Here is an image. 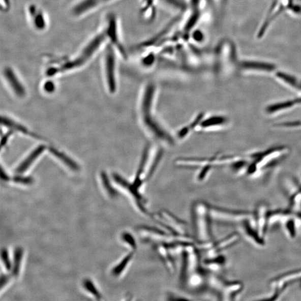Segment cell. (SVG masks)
<instances>
[{
  "instance_id": "obj_15",
  "label": "cell",
  "mask_w": 301,
  "mask_h": 301,
  "mask_svg": "<svg viewBox=\"0 0 301 301\" xmlns=\"http://www.w3.org/2000/svg\"><path fill=\"white\" fill-rule=\"evenodd\" d=\"M112 0H82L77 4L72 9V13L75 16H80L87 13L98 6Z\"/></svg>"
},
{
  "instance_id": "obj_36",
  "label": "cell",
  "mask_w": 301,
  "mask_h": 301,
  "mask_svg": "<svg viewBox=\"0 0 301 301\" xmlns=\"http://www.w3.org/2000/svg\"><path fill=\"white\" fill-rule=\"evenodd\" d=\"M55 86L53 82H47L44 85V89L46 92L51 93L54 91Z\"/></svg>"
},
{
  "instance_id": "obj_32",
  "label": "cell",
  "mask_w": 301,
  "mask_h": 301,
  "mask_svg": "<svg viewBox=\"0 0 301 301\" xmlns=\"http://www.w3.org/2000/svg\"><path fill=\"white\" fill-rule=\"evenodd\" d=\"M14 182L25 185H30L33 183L34 179L32 177H23L16 176L13 178Z\"/></svg>"
},
{
  "instance_id": "obj_38",
  "label": "cell",
  "mask_w": 301,
  "mask_h": 301,
  "mask_svg": "<svg viewBox=\"0 0 301 301\" xmlns=\"http://www.w3.org/2000/svg\"><path fill=\"white\" fill-rule=\"evenodd\" d=\"M1 176L2 180L4 182H8L10 180L9 176L7 175V173L3 170V167L1 169Z\"/></svg>"
},
{
  "instance_id": "obj_23",
  "label": "cell",
  "mask_w": 301,
  "mask_h": 301,
  "mask_svg": "<svg viewBox=\"0 0 301 301\" xmlns=\"http://www.w3.org/2000/svg\"><path fill=\"white\" fill-rule=\"evenodd\" d=\"M121 240L124 244L129 248L130 252L136 253L137 250V241L134 235L131 233L125 231L121 235Z\"/></svg>"
},
{
  "instance_id": "obj_18",
  "label": "cell",
  "mask_w": 301,
  "mask_h": 301,
  "mask_svg": "<svg viewBox=\"0 0 301 301\" xmlns=\"http://www.w3.org/2000/svg\"><path fill=\"white\" fill-rule=\"evenodd\" d=\"M44 149L45 147L43 145L39 146L36 149H35L33 152L28 155V157L17 167V169L15 170L16 173H17V174H22V173L25 172V171L28 169V167H29L34 163V161L43 153Z\"/></svg>"
},
{
  "instance_id": "obj_30",
  "label": "cell",
  "mask_w": 301,
  "mask_h": 301,
  "mask_svg": "<svg viewBox=\"0 0 301 301\" xmlns=\"http://www.w3.org/2000/svg\"><path fill=\"white\" fill-rule=\"evenodd\" d=\"M162 1L170 6V7L182 11L186 10L187 8V5L182 0H162Z\"/></svg>"
},
{
  "instance_id": "obj_2",
  "label": "cell",
  "mask_w": 301,
  "mask_h": 301,
  "mask_svg": "<svg viewBox=\"0 0 301 301\" xmlns=\"http://www.w3.org/2000/svg\"><path fill=\"white\" fill-rule=\"evenodd\" d=\"M192 227L195 245L199 250L204 252L215 240L212 228L210 205L202 201L194 202L191 210Z\"/></svg>"
},
{
  "instance_id": "obj_27",
  "label": "cell",
  "mask_w": 301,
  "mask_h": 301,
  "mask_svg": "<svg viewBox=\"0 0 301 301\" xmlns=\"http://www.w3.org/2000/svg\"><path fill=\"white\" fill-rule=\"evenodd\" d=\"M2 124L4 126L8 127V128L20 131L23 134H27V130L25 127L16 124L15 122L7 117L2 118Z\"/></svg>"
},
{
  "instance_id": "obj_11",
  "label": "cell",
  "mask_w": 301,
  "mask_h": 301,
  "mask_svg": "<svg viewBox=\"0 0 301 301\" xmlns=\"http://www.w3.org/2000/svg\"><path fill=\"white\" fill-rule=\"evenodd\" d=\"M301 277V269L289 270L276 276L270 281L272 287L286 288L294 282L299 280Z\"/></svg>"
},
{
  "instance_id": "obj_1",
  "label": "cell",
  "mask_w": 301,
  "mask_h": 301,
  "mask_svg": "<svg viewBox=\"0 0 301 301\" xmlns=\"http://www.w3.org/2000/svg\"><path fill=\"white\" fill-rule=\"evenodd\" d=\"M182 262L179 282L190 292H200L206 288L207 271L203 268L200 251L195 243L182 254Z\"/></svg>"
},
{
  "instance_id": "obj_6",
  "label": "cell",
  "mask_w": 301,
  "mask_h": 301,
  "mask_svg": "<svg viewBox=\"0 0 301 301\" xmlns=\"http://www.w3.org/2000/svg\"><path fill=\"white\" fill-rule=\"evenodd\" d=\"M152 218L168 233L177 236H190L187 223L169 211L160 210L152 214Z\"/></svg>"
},
{
  "instance_id": "obj_35",
  "label": "cell",
  "mask_w": 301,
  "mask_h": 301,
  "mask_svg": "<svg viewBox=\"0 0 301 301\" xmlns=\"http://www.w3.org/2000/svg\"><path fill=\"white\" fill-rule=\"evenodd\" d=\"M10 279V276L8 275L2 274L1 276V281H0V287L3 288L7 285Z\"/></svg>"
},
{
  "instance_id": "obj_4",
  "label": "cell",
  "mask_w": 301,
  "mask_h": 301,
  "mask_svg": "<svg viewBox=\"0 0 301 301\" xmlns=\"http://www.w3.org/2000/svg\"><path fill=\"white\" fill-rule=\"evenodd\" d=\"M139 237L144 242L153 243L154 245L163 244L168 245L178 240L195 242L190 236H177L173 235L162 228L150 227L148 225L139 226L137 229Z\"/></svg>"
},
{
  "instance_id": "obj_24",
  "label": "cell",
  "mask_w": 301,
  "mask_h": 301,
  "mask_svg": "<svg viewBox=\"0 0 301 301\" xmlns=\"http://www.w3.org/2000/svg\"><path fill=\"white\" fill-rule=\"evenodd\" d=\"M23 256V250L20 247L15 249L14 254V263L12 268V275L14 277L19 275L21 260Z\"/></svg>"
},
{
  "instance_id": "obj_5",
  "label": "cell",
  "mask_w": 301,
  "mask_h": 301,
  "mask_svg": "<svg viewBox=\"0 0 301 301\" xmlns=\"http://www.w3.org/2000/svg\"><path fill=\"white\" fill-rule=\"evenodd\" d=\"M113 178L114 182L128 194L133 206L139 215L143 217L152 216L148 209L147 200L140 190L117 173H114Z\"/></svg>"
},
{
  "instance_id": "obj_20",
  "label": "cell",
  "mask_w": 301,
  "mask_h": 301,
  "mask_svg": "<svg viewBox=\"0 0 301 301\" xmlns=\"http://www.w3.org/2000/svg\"><path fill=\"white\" fill-rule=\"evenodd\" d=\"M134 252H129L121 259V261L112 269V274L114 277H119L126 270L131 264L135 256Z\"/></svg>"
},
{
  "instance_id": "obj_33",
  "label": "cell",
  "mask_w": 301,
  "mask_h": 301,
  "mask_svg": "<svg viewBox=\"0 0 301 301\" xmlns=\"http://www.w3.org/2000/svg\"><path fill=\"white\" fill-rule=\"evenodd\" d=\"M280 127H287V128H301V121H294L288 122V123H282L280 125Z\"/></svg>"
},
{
  "instance_id": "obj_31",
  "label": "cell",
  "mask_w": 301,
  "mask_h": 301,
  "mask_svg": "<svg viewBox=\"0 0 301 301\" xmlns=\"http://www.w3.org/2000/svg\"><path fill=\"white\" fill-rule=\"evenodd\" d=\"M2 258L6 269L8 271L12 270L13 264L11 262L8 251L3 249L2 251Z\"/></svg>"
},
{
  "instance_id": "obj_21",
  "label": "cell",
  "mask_w": 301,
  "mask_h": 301,
  "mask_svg": "<svg viewBox=\"0 0 301 301\" xmlns=\"http://www.w3.org/2000/svg\"><path fill=\"white\" fill-rule=\"evenodd\" d=\"M300 218V216L292 217L287 219L283 223L286 235L291 239L296 238L297 232V220Z\"/></svg>"
},
{
  "instance_id": "obj_14",
  "label": "cell",
  "mask_w": 301,
  "mask_h": 301,
  "mask_svg": "<svg viewBox=\"0 0 301 301\" xmlns=\"http://www.w3.org/2000/svg\"><path fill=\"white\" fill-rule=\"evenodd\" d=\"M115 56L111 47L108 48L106 54V69L109 88L114 93L116 88L115 80Z\"/></svg>"
},
{
  "instance_id": "obj_16",
  "label": "cell",
  "mask_w": 301,
  "mask_h": 301,
  "mask_svg": "<svg viewBox=\"0 0 301 301\" xmlns=\"http://www.w3.org/2000/svg\"><path fill=\"white\" fill-rule=\"evenodd\" d=\"M226 263H227V259L222 254L213 257H206L202 261V264L206 269L212 272L222 270L225 267Z\"/></svg>"
},
{
  "instance_id": "obj_39",
  "label": "cell",
  "mask_w": 301,
  "mask_h": 301,
  "mask_svg": "<svg viewBox=\"0 0 301 301\" xmlns=\"http://www.w3.org/2000/svg\"><path fill=\"white\" fill-rule=\"evenodd\" d=\"M194 39L197 40V41H200L202 39V35L200 32H196L194 35Z\"/></svg>"
},
{
  "instance_id": "obj_34",
  "label": "cell",
  "mask_w": 301,
  "mask_h": 301,
  "mask_svg": "<svg viewBox=\"0 0 301 301\" xmlns=\"http://www.w3.org/2000/svg\"><path fill=\"white\" fill-rule=\"evenodd\" d=\"M167 300H189L190 299L185 297L184 296H181L180 294H176L173 293H169L167 294Z\"/></svg>"
},
{
  "instance_id": "obj_3",
  "label": "cell",
  "mask_w": 301,
  "mask_h": 301,
  "mask_svg": "<svg viewBox=\"0 0 301 301\" xmlns=\"http://www.w3.org/2000/svg\"><path fill=\"white\" fill-rule=\"evenodd\" d=\"M107 37H109L107 31L97 35L91 41L85 46L81 53L77 58L73 61L68 62L59 68H53L49 69L47 75L48 76H53L57 73L71 70L82 66L86 62H87L91 57L99 49L101 46L105 42Z\"/></svg>"
},
{
  "instance_id": "obj_7",
  "label": "cell",
  "mask_w": 301,
  "mask_h": 301,
  "mask_svg": "<svg viewBox=\"0 0 301 301\" xmlns=\"http://www.w3.org/2000/svg\"><path fill=\"white\" fill-rule=\"evenodd\" d=\"M213 220L218 222H240L252 217V212L244 210L229 209L223 207L210 205Z\"/></svg>"
},
{
  "instance_id": "obj_29",
  "label": "cell",
  "mask_w": 301,
  "mask_h": 301,
  "mask_svg": "<svg viewBox=\"0 0 301 301\" xmlns=\"http://www.w3.org/2000/svg\"><path fill=\"white\" fill-rule=\"evenodd\" d=\"M83 286L86 291H88L92 294L94 295L97 298L100 299L101 295L99 291L97 290L96 286L91 281L86 280L83 282Z\"/></svg>"
},
{
  "instance_id": "obj_12",
  "label": "cell",
  "mask_w": 301,
  "mask_h": 301,
  "mask_svg": "<svg viewBox=\"0 0 301 301\" xmlns=\"http://www.w3.org/2000/svg\"><path fill=\"white\" fill-rule=\"evenodd\" d=\"M156 252L164 264L165 268L169 274H174L176 271V266L174 257L166 245L159 244L155 245Z\"/></svg>"
},
{
  "instance_id": "obj_37",
  "label": "cell",
  "mask_w": 301,
  "mask_h": 301,
  "mask_svg": "<svg viewBox=\"0 0 301 301\" xmlns=\"http://www.w3.org/2000/svg\"><path fill=\"white\" fill-rule=\"evenodd\" d=\"M12 134V132L10 131L7 133L3 138L2 140V146L3 147L6 143H7L9 137Z\"/></svg>"
},
{
  "instance_id": "obj_28",
  "label": "cell",
  "mask_w": 301,
  "mask_h": 301,
  "mask_svg": "<svg viewBox=\"0 0 301 301\" xmlns=\"http://www.w3.org/2000/svg\"><path fill=\"white\" fill-rule=\"evenodd\" d=\"M200 16V13L199 10H194V13L190 17L186 25L184 27V31L186 32H189L195 26L197 22H198Z\"/></svg>"
},
{
  "instance_id": "obj_25",
  "label": "cell",
  "mask_w": 301,
  "mask_h": 301,
  "mask_svg": "<svg viewBox=\"0 0 301 301\" xmlns=\"http://www.w3.org/2000/svg\"><path fill=\"white\" fill-rule=\"evenodd\" d=\"M227 122V118L219 115V116H214L202 122L201 126L202 128H209L210 127L224 125Z\"/></svg>"
},
{
  "instance_id": "obj_10",
  "label": "cell",
  "mask_w": 301,
  "mask_h": 301,
  "mask_svg": "<svg viewBox=\"0 0 301 301\" xmlns=\"http://www.w3.org/2000/svg\"><path fill=\"white\" fill-rule=\"evenodd\" d=\"M269 210L267 205L260 203L256 209L252 212V218L253 224L264 237L267 233L268 226V214Z\"/></svg>"
},
{
  "instance_id": "obj_26",
  "label": "cell",
  "mask_w": 301,
  "mask_h": 301,
  "mask_svg": "<svg viewBox=\"0 0 301 301\" xmlns=\"http://www.w3.org/2000/svg\"><path fill=\"white\" fill-rule=\"evenodd\" d=\"M101 179L104 188L106 189L108 195L110 197H111V198H115V197H116L118 195V193L117 191L112 186L105 172L101 173Z\"/></svg>"
},
{
  "instance_id": "obj_19",
  "label": "cell",
  "mask_w": 301,
  "mask_h": 301,
  "mask_svg": "<svg viewBox=\"0 0 301 301\" xmlns=\"http://www.w3.org/2000/svg\"><path fill=\"white\" fill-rule=\"evenodd\" d=\"M240 67L242 69L246 70H255L258 71H262L270 72L274 71L276 67L272 64L256 62H244L240 64Z\"/></svg>"
},
{
  "instance_id": "obj_13",
  "label": "cell",
  "mask_w": 301,
  "mask_h": 301,
  "mask_svg": "<svg viewBox=\"0 0 301 301\" xmlns=\"http://www.w3.org/2000/svg\"><path fill=\"white\" fill-rule=\"evenodd\" d=\"M301 105V96L288 100L276 102L267 106L265 111L268 114L274 115L289 111Z\"/></svg>"
},
{
  "instance_id": "obj_22",
  "label": "cell",
  "mask_w": 301,
  "mask_h": 301,
  "mask_svg": "<svg viewBox=\"0 0 301 301\" xmlns=\"http://www.w3.org/2000/svg\"><path fill=\"white\" fill-rule=\"evenodd\" d=\"M50 152L52 154L54 155L55 157L59 159L64 164L67 166L69 169L74 171H77L79 170V167L77 164L75 163L72 159L68 157V156L65 154L61 153L54 148H50Z\"/></svg>"
},
{
  "instance_id": "obj_9",
  "label": "cell",
  "mask_w": 301,
  "mask_h": 301,
  "mask_svg": "<svg viewBox=\"0 0 301 301\" xmlns=\"http://www.w3.org/2000/svg\"><path fill=\"white\" fill-rule=\"evenodd\" d=\"M239 235L236 233L230 234L224 238L214 240L210 246L205 251L206 257H210L221 254L225 250L233 247L239 242Z\"/></svg>"
},
{
  "instance_id": "obj_17",
  "label": "cell",
  "mask_w": 301,
  "mask_h": 301,
  "mask_svg": "<svg viewBox=\"0 0 301 301\" xmlns=\"http://www.w3.org/2000/svg\"><path fill=\"white\" fill-rule=\"evenodd\" d=\"M4 75L15 94L20 97L24 96L25 94V89L12 69L10 68H6Z\"/></svg>"
},
{
  "instance_id": "obj_40",
  "label": "cell",
  "mask_w": 301,
  "mask_h": 301,
  "mask_svg": "<svg viewBox=\"0 0 301 301\" xmlns=\"http://www.w3.org/2000/svg\"><path fill=\"white\" fill-rule=\"evenodd\" d=\"M299 280H300V283H301V277H300V279H299Z\"/></svg>"
},
{
  "instance_id": "obj_8",
  "label": "cell",
  "mask_w": 301,
  "mask_h": 301,
  "mask_svg": "<svg viewBox=\"0 0 301 301\" xmlns=\"http://www.w3.org/2000/svg\"><path fill=\"white\" fill-rule=\"evenodd\" d=\"M239 223L241 232L248 240L256 247H264L265 245L264 237L260 233L255 225L250 221L249 218L243 220Z\"/></svg>"
}]
</instances>
